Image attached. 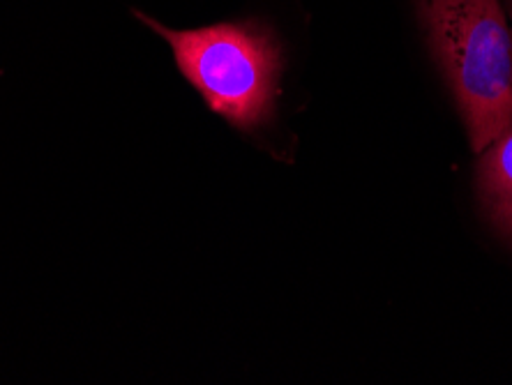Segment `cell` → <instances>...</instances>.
<instances>
[{"label": "cell", "mask_w": 512, "mask_h": 385, "mask_svg": "<svg viewBox=\"0 0 512 385\" xmlns=\"http://www.w3.org/2000/svg\"><path fill=\"white\" fill-rule=\"evenodd\" d=\"M476 153L512 125V37L501 0H416Z\"/></svg>", "instance_id": "1"}, {"label": "cell", "mask_w": 512, "mask_h": 385, "mask_svg": "<svg viewBox=\"0 0 512 385\" xmlns=\"http://www.w3.org/2000/svg\"><path fill=\"white\" fill-rule=\"evenodd\" d=\"M137 17L171 44L180 74L199 90L210 111L245 132L273 118L282 49L268 26L252 19L173 30L139 12Z\"/></svg>", "instance_id": "2"}, {"label": "cell", "mask_w": 512, "mask_h": 385, "mask_svg": "<svg viewBox=\"0 0 512 385\" xmlns=\"http://www.w3.org/2000/svg\"><path fill=\"white\" fill-rule=\"evenodd\" d=\"M478 192L487 220L512 247V125L483 150Z\"/></svg>", "instance_id": "3"}, {"label": "cell", "mask_w": 512, "mask_h": 385, "mask_svg": "<svg viewBox=\"0 0 512 385\" xmlns=\"http://www.w3.org/2000/svg\"><path fill=\"white\" fill-rule=\"evenodd\" d=\"M506 7H508V17H510V37H512V0H506Z\"/></svg>", "instance_id": "4"}]
</instances>
